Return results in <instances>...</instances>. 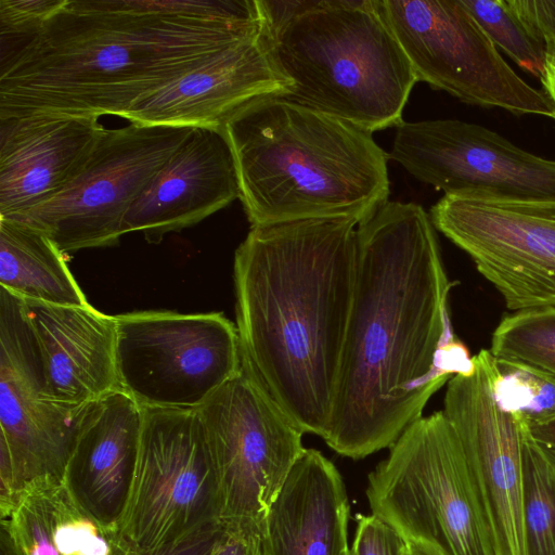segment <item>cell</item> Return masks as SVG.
<instances>
[{"instance_id":"obj_1","label":"cell","mask_w":555,"mask_h":555,"mask_svg":"<svg viewBox=\"0 0 555 555\" xmlns=\"http://www.w3.org/2000/svg\"><path fill=\"white\" fill-rule=\"evenodd\" d=\"M436 228L415 203H384L357 227V272L326 444L361 460L389 448L474 360L451 331Z\"/></svg>"},{"instance_id":"obj_2","label":"cell","mask_w":555,"mask_h":555,"mask_svg":"<svg viewBox=\"0 0 555 555\" xmlns=\"http://www.w3.org/2000/svg\"><path fill=\"white\" fill-rule=\"evenodd\" d=\"M264 29L258 0H65L0 66V118L124 114Z\"/></svg>"},{"instance_id":"obj_3","label":"cell","mask_w":555,"mask_h":555,"mask_svg":"<svg viewBox=\"0 0 555 555\" xmlns=\"http://www.w3.org/2000/svg\"><path fill=\"white\" fill-rule=\"evenodd\" d=\"M357 227L348 218L255 225L234 256L242 356L296 425L323 440L353 302Z\"/></svg>"},{"instance_id":"obj_4","label":"cell","mask_w":555,"mask_h":555,"mask_svg":"<svg viewBox=\"0 0 555 555\" xmlns=\"http://www.w3.org/2000/svg\"><path fill=\"white\" fill-rule=\"evenodd\" d=\"M251 227L348 218L388 201V154L372 133L284 95L253 101L220 127Z\"/></svg>"},{"instance_id":"obj_5","label":"cell","mask_w":555,"mask_h":555,"mask_svg":"<svg viewBox=\"0 0 555 555\" xmlns=\"http://www.w3.org/2000/svg\"><path fill=\"white\" fill-rule=\"evenodd\" d=\"M269 37L284 96L371 133L403 122L417 78L379 0H313Z\"/></svg>"},{"instance_id":"obj_6","label":"cell","mask_w":555,"mask_h":555,"mask_svg":"<svg viewBox=\"0 0 555 555\" xmlns=\"http://www.w3.org/2000/svg\"><path fill=\"white\" fill-rule=\"evenodd\" d=\"M372 514L434 555H499L463 448L443 411L422 416L369 474Z\"/></svg>"},{"instance_id":"obj_7","label":"cell","mask_w":555,"mask_h":555,"mask_svg":"<svg viewBox=\"0 0 555 555\" xmlns=\"http://www.w3.org/2000/svg\"><path fill=\"white\" fill-rule=\"evenodd\" d=\"M219 521L217 479L197 409H143L137 464L118 524L125 539L137 553L149 554Z\"/></svg>"},{"instance_id":"obj_8","label":"cell","mask_w":555,"mask_h":555,"mask_svg":"<svg viewBox=\"0 0 555 555\" xmlns=\"http://www.w3.org/2000/svg\"><path fill=\"white\" fill-rule=\"evenodd\" d=\"M115 319L118 388L143 409H197L241 370L237 327L221 312Z\"/></svg>"},{"instance_id":"obj_9","label":"cell","mask_w":555,"mask_h":555,"mask_svg":"<svg viewBox=\"0 0 555 555\" xmlns=\"http://www.w3.org/2000/svg\"><path fill=\"white\" fill-rule=\"evenodd\" d=\"M220 521L264 518L305 451V434L242 356L240 372L199 408Z\"/></svg>"},{"instance_id":"obj_10","label":"cell","mask_w":555,"mask_h":555,"mask_svg":"<svg viewBox=\"0 0 555 555\" xmlns=\"http://www.w3.org/2000/svg\"><path fill=\"white\" fill-rule=\"evenodd\" d=\"M417 81L466 104L553 118L554 107L503 59L461 0H379Z\"/></svg>"},{"instance_id":"obj_11","label":"cell","mask_w":555,"mask_h":555,"mask_svg":"<svg viewBox=\"0 0 555 555\" xmlns=\"http://www.w3.org/2000/svg\"><path fill=\"white\" fill-rule=\"evenodd\" d=\"M191 130L135 122L105 128L65 189L12 219L46 233L63 254L116 246L126 212Z\"/></svg>"},{"instance_id":"obj_12","label":"cell","mask_w":555,"mask_h":555,"mask_svg":"<svg viewBox=\"0 0 555 555\" xmlns=\"http://www.w3.org/2000/svg\"><path fill=\"white\" fill-rule=\"evenodd\" d=\"M429 216L508 309L555 308V196L443 195Z\"/></svg>"},{"instance_id":"obj_13","label":"cell","mask_w":555,"mask_h":555,"mask_svg":"<svg viewBox=\"0 0 555 555\" xmlns=\"http://www.w3.org/2000/svg\"><path fill=\"white\" fill-rule=\"evenodd\" d=\"M388 158L444 195L555 196V159L457 119L403 121Z\"/></svg>"},{"instance_id":"obj_14","label":"cell","mask_w":555,"mask_h":555,"mask_svg":"<svg viewBox=\"0 0 555 555\" xmlns=\"http://www.w3.org/2000/svg\"><path fill=\"white\" fill-rule=\"evenodd\" d=\"M470 372L452 376L443 413L463 448L499 555H527L524 512V425L502 410L491 390L494 357L482 349Z\"/></svg>"},{"instance_id":"obj_15","label":"cell","mask_w":555,"mask_h":555,"mask_svg":"<svg viewBox=\"0 0 555 555\" xmlns=\"http://www.w3.org/2000/svg\"><path fill=\"white\" fill-rule=\"evenodd\" d=\"M86 408L48 398L22 300L0 288V449L20 492L39 478H63Z\"/></svg>"},{"instance_id":"obj_16","label":"cell","mask_w":555,"mask_h":555,"mask_svg":"<svg viewBox=\"0 0 555 555\" xmlns=\"http://www.w3.org/2000/svg\"><path fill=\"white\" fill-rule=\"evenodd\" d=\"M264 29L208 56L199 65L135 102L121 118L150 126L218 128L242 106L286 95Z\"/></svg>"},{"instance_id":"obj_17","label":"cell","mask_w":555,"mask_h":555,"mask_svg":"<svg viewBox=\"0 0 555 555\" xmlns=\"http://www.w3.org/2000/svg\"><path fill=\"white\" fill-rule=\"evenodd\" d=\"M230 145L218 128L194 127L126 212L122 235L158 244L238 198Z\"/></svg>"},{"instance_id":"obj_18","label":"cell","mask_w":555,"mask_h":555,"mask_svg":"<svg viewBox=\"0 0 555 555\" xmlns=\"http://www.w3.org/2000/svg\"><path fill=\"white\" fill-rule=\"evenodd\" d=\"M96 117L0 118V218H16L59 194L104 131Z\"/></svg>"},{"instance_id":"obj_19","label":"cell","mask_w":555,"mask_h":555,"mask_svg":"<svg viewBox=\"0 0 555 555\" xmlns=\"http://www.w3.org/2000/svg\"><path fill=\"white\" fill-rule=\"evenodd\" d=\"M21 300L50 400L81 408L119 389L115 315L102 313L89 304L62 306Z\"/></svg>"},{"instance_id":"obj_20","label":"cell","mask_w":555,"mask_h":555,"mask_svg":"<svg viewBox=\"0 0 555 555\" xmlns=\"http://www.w3.org/2000/svg\"><path fill=\"white\" fill-rule=\"evenodd\" d=\"M143 409L120 389L89 403L81 416L63 480L98 520L117 526L137 464Z\"/></svg>"},{"instance_id":"obj_21","label":"cell","mask_w":555,"mask_h":555,"mask_svg":"<svg viewBox=\"0 0 555 555\" xmlns=\"http://www.w3.org/2000/svg\"><path fill=\"white\" fill-rule=\"evenodd\" d=\"M349 517L340 473L305 449L266 516L272 555H347Z\"/></svg>"},{"instance_id":"obj_22","label":"cell","mask_w":555,"mask_h":555,"mask_svg":"<svg viewBox=\"0 0 555 555\" xmlns=\"http://www.w3.org/2000/svg\"><path fill=\"white\" fill-rule=\"evenodd\" d=\"M8 519L26 555H140L117 526L93 517L63 478L30 481Z\"/></svg>"},{"instance_id":"obj_23","label":"cell","mask_w":555,"mask_h":555,"mask_svg":"<svg viewBox=\"0 0 555 555\" xmlns=\"http://www.w3.org/2000/svg\"><path fill=\"white\" fill-rule=\"evenodd\" d=\"M0 288L23 300L89 304L52 240L27 223L7 218H0Z\"/></svg>"},{"instance_id":"obj_24","label":"cell","mask_w":555,"mask_h":555,"mask_svg":"<svg viewBox=\"0 0 555 555\" xmlns=\"http://www.w3.org/2000/svg\"><path fill=\"white\" fill-rule=\"evenodd\" d=\"M522 433L524 512L527 555H555V469L541 444Z\"/></svg>"},{"instance_id":"obj_25","label":"cell","mask_w":555,"mask_h":555,"mask_svg":"<svg viewBox=\"0 0 555 555\" xmlns=\"http://www.w3.org/2000/svg\"><path fill=\"white\" fill-rule=\"evenodd\" d=\"M491 390L498 405L528 427L555 420V377L540 369L494 357Z\"/></svg>"},{"instance_id":"obj_26","label":"cell","mask_w":555,"mask_h":555,"mask_svg":"<svg viewBox=\"0 0 555 555\" xmlns=\"http://www.w3.org/2000/svg\"><path fill=\"white\" fill-rule=\"evenodd\" d=\"M489 350L498 359L526 363L555 377V308L505 314Z\"/></svg>"},{"instance_id":"obj_27","label":"cell","mask_w":555,"mask_h":555,"mask_svg":"<svg viewBox=\"0 0 555 555\" xmlns=\"http://www.w3.org/2000/svg\"><path fill=\"white\" fill-rule=\"evenodd\" d=\"M498 50L539 79L544 74L546 46L533 37L507 0H461Z\"/></svg>"},{"instance_id":"obj_28","label":"cell","mask_w":555,"mask_h":555,"mask_svg":"<svg viewBox=\"0 0 555 555\" xmlns=\"http://www.w3.org/2000/svg\"><path fill=\"white\" fill-rule=\"evenodd\" d=\"M65 0H0V66L31 41Z\"/></svg>"},{"instance_id":"obj_29","label":"cell","mask_w":555,"mask_h":555,"mask_svg":"<svg viewBox=\"0 0 555 555\" xmlns=\"http://www.w3.org/2000/svg\"><path fill=\"white\" fill-rule=\"evenodd\" d=\"M210 555H272L266 517L221 521Z\"/></svg>"},{"instance_id":"obj_30","label":"cell","mask_w":555,"mask_h":555,"mask_svg":"<svg viewBox=\"0 0 555 555\" xmlns=\"http://www.w3.org/2000/svg\"><path fill=\"white\" fill-rule=\"evenodd\" d=\"M405 542L384 520L371 515H357L352 555H402Z\"/></svg>"},{"instance_id":"obj_31","label":"cell","mask_w":555,"mask_h":555,"mask_svg":"<svg viewBox=\"0 0 555 555\" xmlns=\"http://www.w3.org/2000/svg\"><path fill=\"white\" fill-rule=\"evenodd\" d=\"M530 34L545 46L555 44V0H507Z\"/></svg>"},{"instance_id":"obj_32","label":"cell","mask_w":555,"mask_h":555,"mask_svg":"<svg viewBox=\"0 0 555 555\" xmlns=\"http://www.w3.org/2000/svg\"><path fill=\"white\" fill-rule=\"evenodd\" d=\"M221 529L222 522L219 521L175 544L140 555H210Z\"/></svg>"},{"instance_id":"obj_33","label":"cell","mask_w":555,"mask_h":555,"mask_svg":"<svg viewBox=\"0 0 555 555\" xmlns=\"http://www.w3.org/2000/svg\"><path fill=\"white\" fill-rule=\"evenodd\" d=\"M542 91L550 99L554 107L553 118L555 119V44L546 46V60L544 74L540 79Z\"/></svg>"},{"instance_id":"obj_34","label":"cell","mask_w":555,"mask_h":555,"mask_svg":"<svg viewBox=\"0 0 555 555\" xmlns=\"http://www.w3.org/2000/svg\"><path fill=\"white\" fill-rule=\"evenodd\" d=\"M0 555H26L12 532L9 519L0 522Z\"/></svg>"},{"instance_id":"obj_35","label":"cell","mask_w":555,"mask_h":555,"mask_svg":"<svg viewBox=\"0 0 555 555\" xmlns=\"http://www.w3.org/2000/svg\"><path fill=\"white\" fill-rule=\"evenodd\" d=\"M528 430L538 442L555 447V420L542 425L530 426Z\"/></svg>"},{"instance_id":"obj_36","label":"cell","mask_w":555,"mask_h":555,"mask_svg":"<svg viewBox=\"0 0 555 555\" xmlns=\"http://www.w3.org/2000/svg\"><path fill=\"white\" fill-rule=\"evenodd\" d=\"M402 555H434L427 551L422 548L405 544L402 551Z\"/></svg>"},{"instance_id":"obj_37","label":"cell","mask_w":555,"mask_h":555,"mask_svg":"<svg viewBox=\"0 0 555 555\" xmlns=\"http://www.w3.org/2000/svg\"><path fill=\"white\" fill-rule=\"evenodd\" d=\"M540 444L543 448V450H544L548 461L551 462L552 466L555 469V447L545 446V444H542V443H540Z\"/></svg>"},{"instance_id":"obj_38","label":"cell","mask_w":555,"mask_h":555,"mask_svg":"<svg viewBox=\"0 0 555 555\" xmlns=\"http://www.w3.org/2000/svg\"><path fill=\"white\" fill-rule=\"evenodd\" d=\"M347 555H352L351 550L349 551V553Z\"/></svg>"}]
</instances>
